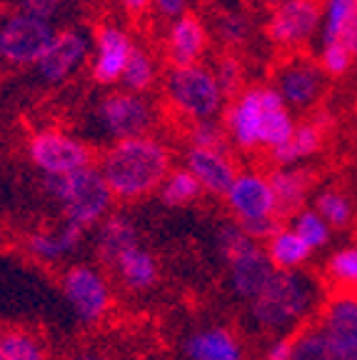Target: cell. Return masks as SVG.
<instances>
[{
    "label": "cell",
    "instance_id": "8",
    "mask_svg": "<svg viewBox=\"0 0 357 360\" xmlns=\"http://www.w3.org/2000/svg\"><path fill=\"white\" fill-rule=\"evenodd\" d=\"M155 120V105L145 96L128 93V90H112L103 96L93 112L95 133L108 143L150 135Z\"/></svg>",
    "mask_w": 357,
    "mask_h": 360
},
{
    "label": "cell",
    "instance_id": "25",
    "mask_svg": "<svg viewBox=\"0 0 357 360\" xmlns=\"http://www.w3.org/2000/svg\"><path fill=\"white\" fill-rule=\"evenodd\" d=\"M325 143V125L320 120H305L295 128V133L290 135V141L280 146L278 150L270 153L273 163L278 168H295L302 160L313 158L320 153Z\"/></svg>",
    "mask_w": 357,
    "mask_h": 360
},
{
    "label": "cell",
    "instance_id": "15",
    "mask_svg": "<svg viewBox=\"0 0 357 360\" xmlns=\"http://www.w3.org/2000/svg\"><path fill=\"white\" fill-rule=\"evenodd\" d=\"M318 328L337 360H357V295L337 292L320 308Z\"/></svg>",
    "mask_w": 357,
    "mask_h": 360
},
{
    "label": "cell",
    "instance_id": "12",
    "mask_svg": "<svg viewBox=\"0 0 357 360\" xmlns=\"http://www.w3.org/2000/svg\"><path fill=\"white\" fill-rule=\"evenodd\" d=\"M320 0H280L268 18V40L280 51H300L320 33Z\"/></svg>",
    "mask_w": 357,
    "mask_h": 360
},
{
    "label": "cell",
    "instance_id": "45",
    "mask_svg": "<svg viewBox=\"0 0 357 360\" xmlns=\"http://www.w3.org/2000/svg\"><path fill=\"white\" fill-rule=\"evenodd\" d=\"M0 360H3V353H0Z\"/></svg>",
    "mask_w": 357,
    "mask_h": 360
},
{
    "label": "cell",
    "instance_id": "9",
    "mask_svg": "<svg viewBox=\"0 0 357 360\" xmlns=\"http://www.w3.org/2000/svg\"><path fill=\"white\" fill-rule=\"evenodd\" d=\"M63 298L80 326H100L110 313L112 288L105 273L95 265L75 263L63 273Z\"/></svg>",
    "mask_w": 357,
    "mask_h": 360
},
{
    "label": "cell",
    "instance_id": "13",
    "mask_svg": "<svg viewBox=\"0 0 357 360\" xmlns=\"http://www.w3.org/2000/svg\"><path fill=\"white\" fill-rule=\"evenodd\" d=\"M275 90L290 110H307L325 93V73L320 63L307 56H290L275 70Z\"/></svg>",
    "mask_w": 357,
    "mask_h": 360
},
{
    "label": "cell",
    "instance_id": "39",
    "mask_svg": "<svg viewBox=\"0 0 357 360\" xmlns=\"http://www.w3.org/2000/svg\"><path fill=\"white\" fill-rule=\"evenodd\" d=\"M152 8L157 15H162L170 22L188 15V0H152Z\"/></svg>",
    "mask_w": 357,
    "mask_h": 360
},
{
    "label": "cell",
    "instance_id": "2",
    "mask_svg": "<svg viewBox=\"0 0 357 360\" xmlns=\"http://www.w3.org/2000/svg\"><path fill=\"white\" fill-rule=\"evenodd\" d=\"M223 128L230 146L240 150L263 148L273 153L290 141L297 123L273 85H250L242 88L225 108Z\"/></svg>",
    "mask_w": 357,
    "mask_h": 360
},
{
    "label": "cell",
    "instance_id": "28",
    "mask_svg": "<svg viewBox=\"0 0 357 360\" xmlns=\"http://www.w3.org/2000/svg\"><path fill=\"white\" fill-rule=\"evenodd\" d=\"M157 80V65L155 58L145 51V48H138L135 45L133 56H130L128 65L123 70V78H120V85L128 93H138V96H145L148 90L155 85Z\"/></svg>",
    "mask_w": 357,
    "mask_h": 360
},
{
    "label": "cell",
    "instance_id": "16",
    "mask_svg": "<svg viewBox=\"0 0 357 360\" xmlns=\"http://www.w3.org/2000/svg\"><path fill=\"white\" fill-rule=\"evenodd\" d=\"M135 45L130 40L128 30L120 25L105 22L98 28L90 53V75L98 85H115L123 78V70L133 56Z\"/></svg>",
    "mask_w": 357,
    "mask_h": 360
},
{
    "label": "cell",
    "instance_id": "6",
    "mask_svg": "<svg viewBox=\"0 0 357 360\" xmlns=\"http://www.w3.org/2000/svg\"><path fill=\"white\" fill-rule=\"evenodd\" d=\"M225 205L242 231L255 240L265 243L280 225L278 200L270 178L257 170H240L225 193Z\"/></svg>",
    "mask_w": 357,
    "mask_h": 360
},
{
    "label": "cell",
    "instance_id": "40",
    "mask_svg": "<svg viewBox=\"0 0 357 360\" xmlns=\"http://www.w3.org/2000/svg\"><path fill=\"white\" fill-rule=\"evenodd\" d=\"M292 338L295 335H285V338H273L263 353V360H290L292 358Z\"/></svg>",
    "mask_w": 357,
    "mask_h": 360
},
{
    "label": "cell",
    "instance_id": "41",
    "mask_svg": "<svg viewBox=\"0 0 357 360\" xmlns=\"http://www.w3.org/2000/svg\"><path fill=\"white\" fill-rule=\"evenodd\" d=\"M337 40H340L347 51L352 53V58H357V13L352 15V20L347 22L345 28H342V33H340V38H337Z\"/></svg>",
    "mask_w": 357,
    "mask_h": 360
},
{
    "label": "cell",
    "instance_id": "22",
    "mask_svg": "<svg viewBox=\"0 0 357 360\" xmlns=\"http://www.w3.org/2000/svg\"><path fill=\"white\" fill-rule=\"evenodd\" d=\"M135 245H140V236H138L135 223L128 218V215L110 213L100 225H98L95 250H98V258H100L108 268H112V263Z\"/></svg>",
    "mask_w": 357,
    "mask_h": 360
},
{
    "label": "cell",
    "instance_id": "23",
    "mask_svg": "<svg viewBox=\"0 0 357 360\" xmlns=\"http://www.w3.org/2000/svg\"><path fill=\"white\" fill-rule=\"evenodd\" d=\"M270 186H273L275 200H278L280 218L285 215H295L297 210L305 208V200L313 188V173L305 168H275L268 175Z\"/></svg>",
    "mask_w": 357,
    "mask_h": 360
},
{
    "label": "cell",
    "instance_id": "14",
    "mask_svg": "<svg viewBox=\"0 0 357 360\" xmlns=\"http://www.w3.org/2000/svg\"><path fill=\"white\" fill-rule=\"evenodd\" d=\"M90 53V38L80 28L56 30L51 45L33 68L45 85H60L78 73V68L85 65Z\"/></svg>",
    "mask_w": 357,
    "mask_h": 360
},
{
    "label": "cell",
    "instance_id": "21",
    "mask_svg": "<svg viewBox=\"0 0 357 360\" xmlns=\"http://www.w3.org/2000/svg\"><path fill=\"white\" fill-rule=\"evenodd\" d=\"M112 273L120 281V285L130 292H145L160 278V265L157 258L148 250L145 245L130 248L128 253H123L120 258L112 263Z\"/></svg>",
    "mask_w": 357,
    "mask_h": 360
},
{
    "label": "cell",
    "instance_id": "19",
    "mask_svg": "<svg viewBox=\"0 0 357 360\" xmlns=\"http://www.w3.org/2000/svg\"><path fill=\"white\" fill-rule=\"evenodd\" d=\"M188 360H245L242 340L230 328L207 326L193 330L183 343Z\"/></svg>",
    "mask_w": 357,
    "mask_h": 360
},
{
    "label": "cell",
    "instance_id": "32",
    "mask_svg": "<svg viewBox=\"0 0 357 360\" xmlns=\"http://www.w3.org/2000/svg\"><path fill=\"white\" fill-rule=\"evenodd\" d=\"M290 360H337L318 326H305L292 338Z\"/></svg>",
    "mask_w": 357,
    "mask_h": 360
},
{
    "label": "cell",
    "instance_id": "5",
    "mask_svg": "<svg viewBox=\"0 0 357 360\" xmlns=\"http://www.w3.org/2000/svg\"><path fill=\"white\" fill-rule=\"evenodd\" d=\"M215 245H218V255L228 270L230 292L238 300L250 303L275 273L268 253H265V245L247 236L235 220L220 225L215 233Z\"/></svg>",
    "mask_w": 357,
    "mask_h": 360
},
{
    "label": "cell",
    "instance_id": "27",
    "mask_svg": "<svg viewBox=\"0 0 357 360\" xmlns=\"http://www.w3.org/2000/svg\"><path fill=\"white\" fill-rule=\"evenodd\" d=\"M157 193H160L162 205H168V208H185V205H193L202 195V188L193 178V173H188L185 168H175L168 173V178L162 180V186Z\"/></svg>",
    "mask_w": 357,
    "mask_h": 360
},
{
    "label": "cell",
    "instance_id": "18",
    "mask_svg": "<svg viewBox=\"0 0 357 360\" xmlns=\"http://www.w3.org/2000/svg\"><path fill=\"white\" fill-rule=\"evenodd\" d=\"M207 43H210V33L197 15L188 13V15L173 20L168 35H165V56L170 60V68L197 65L205 58Z\"/></svg>",
    "mask_w": 357,
    "mask_h": 360
},
{
    "label": "cell",
    "instance_id": "26",
    "mask_svg": "<svg viewBox=\"0 0 357 360\" xmlns=\"http://www.w3.org/2000/svg\"><path fill=\"white\" fill-rule=\"evenodd\" d=\"M0 353L3 360H51L43 340L25 328H0Z\"/></svg>",
    "mask_w": 357,
    "mask_h": 360
},
{
    "label": "cell",
    "instance_id": "44",
    "mask_svg": "<svg viewBox=\"0 0 357 360\" xmlns=\"http://www.w3.org/2000/svg\"><path fill=\"white\" fill-rule=\"evenodd\" d=\"M3 11H6V0H0V20L6 18V15H3Z\"/></svg>",
    "mask_w": 357,
    "mask_h": 360
},
{
    "label": "cell",
    "instance_id": "3",
    "mask_svg": "<svg viewBox=\"0 0 357 360\" xmlns=\"http://www.w3.org/2000/svg\"><path fill=\"white\" fill-rule=\"evenodd\" d=\"M173 163L170 148L155 135H143L133 141L110 143L100 155V173L112 198L135 202L160 191Z\"/></svg>",
    "mask_w": 357,
    "mask_h": 360
},
{
    "label": "cell",
    "instance_id": "17",
    "mask_svg": "<svg viewBox=\"0 0 357 360\" xmlns=\"http://www.w3.org/2000/svg\"><path fill=\"white\" fill-rule=\"evenodd\" d=\"M188 173L200 183L202 193L210 195H223L230 191L233 180L238 178V165H235L230 150H200V148H188L185 150V165Z\"/></svg>",
    "mask_w": 357,
    "mask_h": 360
},
{
    "label": "cell",
    "instance_id": "42",
    "mask_svg": "<svg viewBox=\"0 0 357 360\" xmlns=\"http://www.w3.org/2000/svg\"><path fill=\"white\" fill-rule=\"evenodd\" d=\"M117 3H120V8H123L125 13H130V15H143V13L152 6V0H117Z\"/></svg>",
    "mask_w": 357,
    "mask_h": 360
},
{
    "label": "cell",
    "instance_id": "38",
    "mask_svg": "<svg viewBox=\"0 0 357 360\" xmlns=\"http://www.w3.org/2000/svg\"><path fill=\"white\" fill-rule=\"evenodd\" d=\"M63 3L65 0H18V11L38 18V20L53 22V18L63 11Z\"/></svg>",
    "mask_w": 357,
    "mask_h": 360
},
{
    "label": "cell",
    "instance_id": "36",
    "mask_svg": "<svg viewBox=\"0 0 357 360\" xmlns=\"http://www.w3.org/2000/svg\"><path fill=\"white\" fill-rule=\"evenodd\" d=\"M352 53L347 51L345 45L340 43V40H332V43H323L320 45V68H323L325 75H335V78H340V75H345L347 70H350L352 65Z\"/></svg>",
    "mask_w": 357,
    "mask_h": 360
},
{
    "label": "cell",
    "instance_id": "1",
    "mask_svg": "<svg viewBox=\"0 0 357 360\" xmlns=\"http://www.w3.org/2000/svg\"><path fill=\"white\" fill-rule=\"evenodd\" d=\"M325 305L323 283L307 270H275L263 290L247 303V321L270 338L295 335Z\"/></svg>",
    "mask_w": 357,
    "mask_h": 360
},
{
    "label": "cell",
    "instance_id": "10",
    "mask_svg": "<svg viewBox=\"0 0 357 360\" xmlns=\"http://www.w3.org/2000/svg\"><path fill=\"white\" fill-rule=\"evenodd\" d=\"M30 163L45 178H63L93 165V148L58 128H43L28 141Z\"/></svg>",
    "mask_w": 357,
    "mask_h": 360
},
{
    "label": "cell",
    "instance_id": "24",
    "mask_svg": "<svg viewBox=\"0 0 357 360\" xmlns=\"http://www.w3.org/2000/svg\"><path fill=\"white\" fill-rule=\"evenodd\" d=\"M263 245L270 265L275 270H285V273L302 270L307 265V260L313 258V250L305 245V240L292 231L290 225H278Z\"/></svg>",
    "mask_w": 357,
    "mask_h": 360
},
{
    "label": "cell",
    "instance_id": "11",
    "mask_svg": "<svg viewBox=\"0 0 357 360\" xmlns=\"http://www.w3.org/2000/svg\"><path fill=\"white\" fill-rule=\"evenodd\" d=\"M53 22L15 11L0 20V63L11 68H33L51 45Z\"/></svg>",
    "mask_w": 357,
    "mask_h": 360
},
{
    "label": "cell",
    "instance_id": "33",
    "mask_svg": "<svg viewBox=\"0 0 357 360\" xmlns=\"http://www.w3.org/2000/svg\"><path fill=\"white\" fill-rule=\"evenodd\" d=\"M355 13H357V0H325L323 25H320L323 43H332V40L340 38L342 28L352 20Z\"/></svg>",
    "mask_w": 357,
    "mask_h": 360
},
{
    "label": "cell",
    "instance_id": "29",
    "mask_svg": "<svg viewBox=\"0 0 357 360\" xmlns=\"http://www.w3.org/2000/svg\"><path fill=\"white\" fill-rule=\"evenodd\" d=\"M315 210H318V215L332 231L347 228L352 223V215H355L350 195L342 193L340 188H325V191H320L318 198H315Z\"/></svg>",
    "mask_w": 357,
    "mask_h": 360
},
{
    "label": "cell",
    "instance_id": "34",
    "mask_svg": "<svg viewBox=\"0 0 357 360\" xmlns=\"http://www.w3.org/2000/svg\"><path fill=\"white\" fill-rule=\"evenodd\" d=\"M188 148L200 150H230L228 133L218 120H197L188 128Z\"/></svg>",
    "mask_w": 357,
    "mask_h": 360
},
{
    "label": "cell",
    "instance_id": "7",
    "mask_svg": "<svg viewBox=\"0 0 357 360\" xmlns=\"http://www.w3.org/2000/svg\"><path fill=\"white\" fill-rule=\"evenodd\" d=\"M165 98L173 110L188 118L190 123L215 120L225 103L212 68L202 63L188 68H170L165 75Z\"/></svg>",
    "mask_w": 357,
    "mask_h": 360
},
{
    "label": "cell",
    "instance_id": "20",
    "mask_svg": "<svg viewBox=\"0 0 357 360\" xmlns=\"http://www.w3.org/2000/svg\"><path fill=\"white\" fill-rule=\"evenodd\" d=\"M83 238L85 231L60 220V225H56V228H43V231L30 233L25 238V250L38 263H58V260L73 253L75 248L83 243Z\"/></svg>",
    "mask_w": 357,
    "mask_h": 360
},
{
    "label": "cell",
    "instance_id": "4",
    "mask_svg": "<svg viewBox=\"0 0 357 360\" xmlns=\"http://www.w3.org/2000/svg\"><path fill=\"white\" fill-rule=\"evenodd\" d=\"M45 193L58 202L63 223H70L88 233L98 228L110 215L115 198L108 188L105 178L95 165L63 178H45Z\"/></svg>",
    "mask_w": 357,
    "mask_h": 360
},
{
    "label": "cell",
    "instance_id": "35",
    "mask_svg": "<svg viewBox=\"0 0 357 360\" xmlns=\"http://www.w3.org/2000/svg\"><path fill=\"white\" fill-rule=\"evenodd\" d=\"M212 73L218 78V85L223 90L225 98H235L242 90V80H245V70H242L240 58H235L233 53H225L223 58H218Z\"/></svg>",
    "mask_w": 357,
    "mask_h": 360
},
{
    "label": "cell",
    "instance_id": "43",
    "mask_svg": "<svg viewBox=\"0 0 357 360\" xmlns=\"http://www.w3.org/2000/svg\"><path fill=\"white\" fill-rule=\"evenodd\" d=\"M70 360H112V358H110V355H105V353H98V350H85V353L73 355Z\"/></svg>",
    "mask_w": 357,
    "mask_h": 360
},
{
    "label": "cell",
    "instance_id": "31",
    "mask_svg": "<svg viewBox=\"0 0 357 360\" xmlns=\"http://www.w3.org/2000/svg\"><path fill=\"white\" fill-rule=\"evenodd\" d=\"M290 228L305 240V245L310 248V250H320V248L327 245L330 238H332V228L320 218L315 208L297 210V213L292 215Z\"/></svg>",
    "mask_w": 357,
    "mask_h": 360
},
{
    "label": "cell",
    "instance_id": "30",
    "mask_svg": "<svg viewBox=\"0 0 357 360\" xmlns=\"http://www.w3.org/2000/svg\"><path fill=\"white\" fill-rule=\"evenodd\" d=\"M330 283H335L340 292H355L357 295V243L337 248L325 263Z\"/></svg>",
    "mask_w": 357,
    "mask_h": 360
},
{
    "label": "cell",
    "instance_id": "37",
    "mask_svg": "<svg viewBox=\"0 0 357 360\" xmlns=\"http://www.w3.org/2000/svg\"><path fill=\"white\" fill-rule=\"evenodd\" d=\"M218 35L228 48H240L250 38V22L240 13H225L218 18Z\"/></svg>",
    "mask_w": 357,
    "mask_h": 360
}]
</instances>
